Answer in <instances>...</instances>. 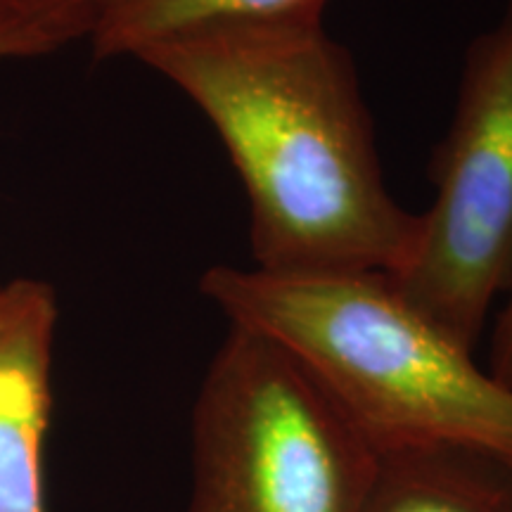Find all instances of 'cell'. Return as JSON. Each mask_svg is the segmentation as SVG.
Listing matches in <instances>:
<instances>
[{
  "label": "cell",
  "mask_w": 512,
  "mask_h": 512,
  "mask_svg": "<svg viewBox=\"0 0 512 512\" xmlns=\"http://www.w3.org/2000/svg\"><path fill=\"white\" fill-rule=\"evenodd\" d=\"M140 62L174 83L226 147L266 273H384L411 261L420 214L387 188L349 50L323 19L197 31Z\"/></svg>",
  "instance_id": "6da1fadb"
},
{
  "label": "cell",
  "mask_w": 512,
  "mask_h": 512,
  "mask_svg": "<svg viewBox=\"0 0 512 512\" xmlns=\"http://www.w3.org/2000/svg\"><path fill=\"white\" fill-rule=\"evenodd\" d=\"M200 290L230 325L290 351L377 453L458 446L512 463V387L389 275L214 266Z\"/></svg>",
  "instance_id": "7a4b0ae2"
},
{
  "label": "cell",
  "mask_w": 512,
  "mask_h": 512,
  "mask_svg": "<svg viewBox=\"0 0 512 512\" xmlns=\"http://www.w3.org/2000/svg\"><path fill=\"white\" fill-rule=\"evenodd\" d=\"M190 441L188 512H361L380 463L290 351L230 323Z\"/></svg>",
  "instance_id": "3957f363"
},
{
  "label": "cell",
  "mask_w": 512,
  "mask_h": 512,
  "mask_svg": "<svg viewBox=\"0 0 512 512\" xmlns=\"http://www.w3.org/2000/svg\"><path fill=\"white\" fill-rule=\"evenodd\" d=\"M432 207L403 271V299L475 351L491 306L512 292V0L467 46L456 110L430 162Z\"/></svg>",
  "instance_id": "277c9868"
},
{
  "label": "cell",
  "mask_w": 512,
  "mask_h": 512,
  "mask_svg": "<svg viewBox=\"0 0 512 512\" xmlns=\"http://www.w3.org/2000/svg\"><path fill=\"white\" fill-rule=\"evenodd\" d=\"M57 320L60 309L48 283H0V512H48Z\"/></svg>",
  "instance_id": "5b68a950"
},
{
  "label": "cell",
  "mask_w": 512,
  "mask_h": 512,
  "mask_svg": "<svg viewBox=\"0 0 512 512\" xmlns=\"http://www.w3.org/2000/svg\"><path fill=\"white\" fill-rule=\"evenodd\" d=\"M361 512H512V463L458 446L380 453Z\"/></svg>",
  "instance_id": "8992f818"
},
{
  "label": "cell",
  "mask_w": 512,
  "mask_h": 512,
  "mask_svg": "<svg viewBox=\"0 0 512 512\" xmlns=\"http://www.w3.org/2000/svg\"><path fill=\"white\" fill-rule=\"evenodd\" d=\"M328 0H91L95 60L133 57L197 31L323 19Z\"/></svg>",
  "instance_id": "52a82bcc"
},
{
  "label": "cell",
  "mask_w": 512,
  "mask_h": 512,
  "mask_svg": "<svg viewBox=\"0 0 512 512\" xmlns=\"http://www.w3.org/2000/svg\"><path fill=\"white\" fill-rule=\"evenodd\" d=\"M67 46L72 43L48 24L0 10V62L53 55Z\"/></svg>",
  "instance_id": "ba28073f"
},
{
  "label": "cell",
  "mask_w": 512,
  "mask_h": 512,
  "mask_svg": "<svg viewBox=\"0 0 512 512\" xmlns=\"http://www.w3.org/2000/svg\"><path fill=\"white\" fill-rule=\"evenodd\" d=\"M0 10L48 24L69 43L88 38L91 0H0Z\"/></svg>",
  "instance_id": "9c48e42d"
},
{
  "label": "cell",
  "mask_w": 512,
  "mask_h": 512,
  "mask_svg": "<svg viewBox=\"0 0 512 512\" xmlns=\"http://www.w3.org/2000/svg\"><path fill=\"white\" fill-rule=\"evenodd\" d=\"M489 370L496 380L512 387V292L505 299L503 309L498 311V318L491 332L489 347Z\"/></svg>",
  "instance_id": "30bf717a"
}]
</instances>
